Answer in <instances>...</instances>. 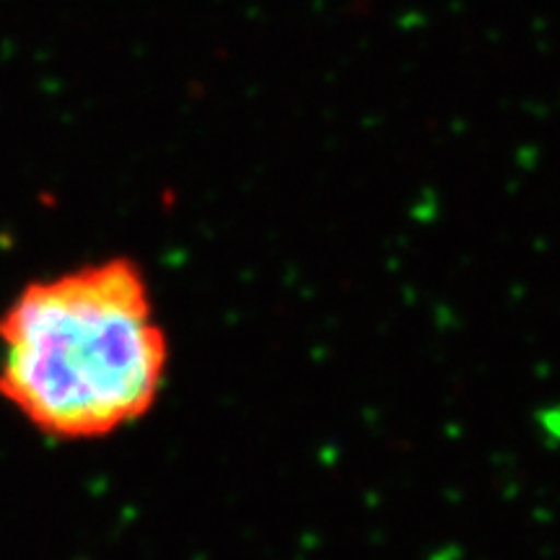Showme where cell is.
I'll list each match as a JSON object with an SVG mask.
<instances>
[{"mask_svg":"<svg viewBox=\"0 0 560 560\" xmlns=\"http://www.w3.org/2000/svg\"><path fill=\"white\" fill-rule=\"evenodd\" d=\"M166 371L170 338L128 257L32 280L0 314V397L42 436L120 433L153 410Z\"/></svg>","mask_w":560,"mask_h":560,"instance_id":"cell-1","label":"cell"}]
</instances>
